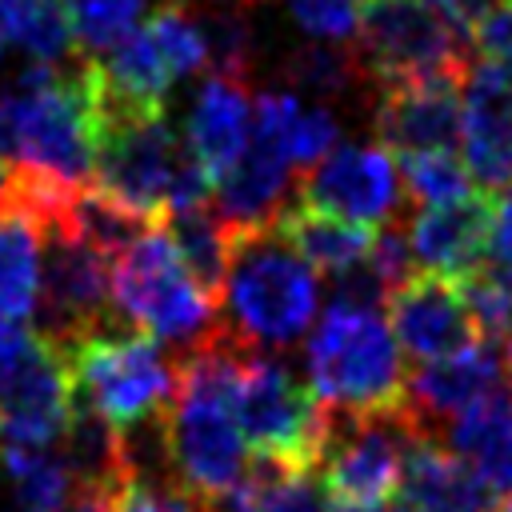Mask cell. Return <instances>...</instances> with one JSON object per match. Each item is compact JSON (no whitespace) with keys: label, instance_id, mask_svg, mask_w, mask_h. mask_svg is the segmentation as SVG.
<instances>
[{"label":"cell","instance_id":"obj_1","mask_svg":"<svg viewBox=\"0 0 512 512\" xmlns=\"http://www.w3.org/2000/svg\"><path fill=\"white\" fill-rule=\"evenodd\" d=\"M244 344L224 328L204 348L176 360L180 384L164 416V444L172 472L204 500H224L252 468L248 440L236 420V384L244 364Z\"/></svg>","mask_w":512,"mask_h":512},{"label":"cell","instance_id":"obj_2","mask_svg":"<svg viewBox=\"0 0 512 512\" xmlns=\"http://www.w3.org/2000/svg\"><path fill=\"white\" fill-rule=\"evenodd\" d=\"M232 256L220 288L224 332L252 352H284L316 328V268L292 248L280 224L228 228Z\"/></svg>","mask_w":512,"mask_h":512},{"label":"cell","instance_id":"obj_3","mask_svg":"<svg viewBox=\"0 0 512 512\" xmlns=\"http://www.w3.org/2000/svg\"><path fill=\"white\" fill-rule=\"evenodd\" d=\"M92 184L148 220H164L172 212L212 204V180L192 160L168 112L156 116L100 112V148H96Z\"/></svg>","mask_w":512,"mask_h":512},{"label":"cell","instance_id":"obj_4","mask_svg":"<svg viewBox=\"0 0 512 512\" xmlns=\"http://www.w3.org/2000/svg\"><path fill=\"white\" fill-rule=\"evenodd\" d=\"M112 304L128 328H136L160 344H172L180 356L204 348L224 328L220 300L208 296L196 284V276L184 268L164 220H156L124 252H116Z\"/></svg>","mask_w":512,"mask_h":512},{"label":"cell","instance_id":"obj_5","mask_svg":"<svg viewBox=\"0 0 512 512\" xmlns=\"http://www.w3.org/2000/svg\"><path fill=\"white\" fill-rule=\"evenodd\" d=\"M56 348L64 352L76 404L92 408L116 432H136L168 416L180 372L160 340L120 320Z\"/></svg>","mask_w":512,"mask_h":512},{"label":"cell","instance_id":"obj_6","mask_svg":"<svg viewBox=\"0 0 512 512\" xmlns=\"http://www.w3.org/2000/svg\"><path fill=\"white\" fill-rule=\"evenodd\" d=\"M304 368L328 412H392L404 404V352L380 308L328 304L308 336Z\"/></svg>","mask_w":512,"mask_h":512},{"label":"cell","instance_id":"obj_7","mask_svg":"<svg viewBox=\"0 0 512 512\" xmlns=\"http://www.w3.org/2000/svg\"><path fill=\"white\" fill-rule=\"evenodd\" d=\"M236 420L256 460L316 472L328 436V408L280 352H244Z\"/></svg>","mask_w":512,"mask_h":512},{"label":"cell","instance_id":"obj_8","mask_svg":"<svg viewBox=\"0 0 512 512\" xmlns=\"http://www.w3.org/2000/svg\"><path fill=\"white\" fill-rule=\"evenodd\" d=\"M356 52L372 84L456 76L468 80L472 36L436 0H372Z\"/></svg>","mask_w":512,"mask_h":512},{"label":"cell","instance_id":"obj_9","mask_svg":"<svg viewBox=\"0 0 512 512\" xmlns=\"http://www.w3.org/2000/svg\"><path fill=\"white\" fill-rule=\"evenodd\" d=\"M420 436L404 404L392 412H328L316 476L332 500L392 504V496H400L404 456Z\"/></svg>","mask_w":512,"mask_h":512},{"label":"cell","instance_id":"obj_10","mask_svg":"<svg viewBox=\"0 0 512 512\" xmlns=\"http://www.w3.org/2000/svg\"><path fill=\"white\" fill-rule=\"evenodd\" d=\"M40 320V332L52 344H68L96 328L120 324L112 304V260L68 224H44Z\"/></svg>","mask_w":512,"mask_h":512},{"label":"cell","instance_id":"obj_11","mask_svg":"<svg viewBox=\"0 0 512 512\" xmlns=\"http://www.w3.org/2000/svg\"><path fill=\"white\" fill-rule=\"evenodd\" d=\"M404 196L400 160L384 144H340L296 184V204L376 232L404 224Z\"/></svg>","mask_w":512,"mask_h":512},{"label":"cell","instance_id":"obj_12","mask_svg":"<svg viewBox=\"0 0 512 512\" xmlns=\"http://www.w3.org/2000/svg\"><path fill=\"white\" fill-rule=\"evenodd\" d=\"M372 128L376 144H384L392 156L456 152L464 136V80L428 76L380 84L372 104Z\"/></svg>","mask_w":512,"mask_h":512},{"label":"cell","instance_id":"obj_13","mask_svg":"<svg viewBox=\"0 0 512 512\" xmlns=\"http://www.w3.org/2000/svg\"><path fill=\"white\" fill-rule=\"evenodd\" d=\"M384 320L400 344V352L416 356L420 364H436L460 356L480 344L472 312L460 296V284L444 276L416 272L408 276L384 304Z\"/></svg>","mask_w":512,"mask_h":512},{"label":"cell","instance_id":"obj_14","mask_svg":"<svg viewBox=\"0 0 512 512\" xmlns=\"http://www.w3.org/2000/svg\"><path fill=\"white\" fill-rule=\"evenodd\" d=\"M460 160L488 196L512 188V64L476 60L468 68Z\"/></svg>","mask_w":512,"mask_h":512},{"label":"cell","instance_id":"obj_15","mask_svg":"<svg viewBox=\"0 0 512 512\" xmlns=\"http://www.w3.org/2000/svg\"><path fill=\"white\" fill-rule=\"evenodd\" d=\"M404 240L412 248L416 272L444 276L452 284L480 272L488 260V232H492V196L472 192L456 204L416 208L404 216Z\"/></svg>","mask_w":512,"mask_h":512},{"label":"cell","instance_id":"obj_16","mask_svg":"<svg viewBox=\"0 0 512 512\" xmlns=\"http://www.w3.org/2000/svg\"><path fill=\"white\" fill-rule=\"evenodd\" d=\"M504 384H508L504 356L488 340H480L476 348H468L460 356L420 364L416 372H408L404 408L420 424L424 436H436L440 424H452L456 416H464L472 404H480L484 396H492Z\"/></svg>","mask_w":512,"mask_h":512},{"label":"cell","instance_id":"obj_17","mask_svg":"<svg viewBox=\"0 0 512 512\" xmlns=\"http://www.w3.org/2000/svg\"><path fill=\"white\" fill-rule=\"evenodd\" d=\"M252 100L240 76L208 72L184 116V144L204 176L216 184L252 144Z\"/></svg>","mask_w":512,"mask_h":512},{"label":"cell","instance_id":"obj_18","mask_svg":"<svg viewBox=\"0 0 512 512\" xmlns=\"http://www.w3.org/2000/svg\"><path fill=\"white\" fill-rule=\"evenodd\" d=\"M400 500L416 512H504V496L436 436L408 448Z\"/></svg>","mask_w":512,"mask_h":512},{"label":"cell","instance_id":"obj_19","mask_svg":"<svg viewBox=\"0 0 512 512\" xmlns=\"http://www.w3.org/2000/svg\"><path fill=\"white\" fill-rule=\"evenodd\" d=\"M300 176L264 144H248V152L212 184V212L228 224V228H260V224H276L292 204L288 196H296Z\"/></svg>","mask_w":512,"mask_h":512},{"label":"cell","instance_id":"obj_20","mask_svg":"<svg viewBox=\"0 0 512 512\" xmlns=\"http://www.w3.org/2000/svg\"><path fill=\"white\" fill-rule=\"evenodd\" d=\"M252 140L276 152L292 172H312L340 148V124L328 108H308L300 92H264L252 108Z\"/></svg>","mask_w":512,"mask_h":512},{"label":"cell","instance_id":"obj_21","mask_svg":"<svg viewBox=\"0 0 512 512\" xmlns=\"http://www.w3.org/2000/svg\"><path fill=\"white\" fill-rule=\"evenodd\" d=\"M444 444L472 464L496 492H512V384L496 388L444 432Z\"/></svg>","mask_w":512,"mask_h":512},{"label":"cell","instance_id":"obj_22","mask_svg":"<svg viewBox=\"0 0 512 512\" xmlns=\"http://www.w3.org/2000/svg\"><path fill=\"white\" fill-rule=\"evenodd\" d=\"M44 228L24 208L0 212V316L28 324L40 312Z\"/></svg>","mask_w":512,"mask_h":512},{"label":"cell","instance_id":"obj_23","mask_svg":"<svg viewBox=\"0 0 512 512\" xmlns=\"http://www.w3.org/2000/svg\"><path fill=\"white\" fill-rule=\"evenodd\" d=\"M276 224L292 240V248L316 272H328V276H340V272L364 264L380 236L376 228H364V224H352V220H340V216H328V212H316L304 204H292Z\"/></svg>","mask_w":512,"mask_h":512},{"label":"cell","instance_id":"obj_24","mask_svg":"<svg viewBox=\"0 0 512 512\" xmlns=\"http://www.w3.org/2000/svg\"><path fill=\"white\" fill-rule=\"evenodd\" d=\"M328 488L316 472H296L272 460H256L248 476L216 500V512H328Z\"/></svg>","mask_w":512,"mask_h":512},{"label":"cell","instance_id":"obj_25","mask_svg":"<svg viewBox=\"0 0 512 512\" xmlns=\"http://www.w3.org/2000/svg\"><path fill=\"white\" fill-rule=\"evenodd\" d=\"M164 228H168L180 260H184V268L196 276V284L208 296L220 300L228 256H232V232H228V224L212 212V204H204V208H188V212L164 216Z\"/></svg>","mask_w":512,"mask_h":512},{"label":"cell","instance_id":"obj_26","mask_svg":"<svg viewBox=\"0 0 512 512\" xmlns=\"http://www.w3.org/2000/svg\"><path fill=\"white\" fill-rule=\"evenodd\" d=\"M8 472V512H60L72 496V476L56 452L0 448Z\"/></svg>","mask_w":512,"mask_h":512},{"label":"cell","instance_id":"obj_27","mask_svg":"<svg viewBox=\"0 0 512 512\" xmlns=\"http://www.w3.org/2000/svg\"><path fill=\"white\" fill-rule=\"evenodd\" d=\"M112 512H216L212 500H204L200 492H192L172 464L164 468H128L112 492Z\"/></svg>","mask_w":512,"mask_h":512},{"label":"cell","instance_id":"obj_28","mask_svg":"<svg viewBox=\"0 0 512 512\" xmlns=\"http://www.w3.org/2000/svg\"><path fill=\"white\" fill-rule=\"evenodd\" d=\"M288 80L292 92H308L320 100H336L348 96L356 84L372 80L360 52L344 48V44H308L288 60Z\"/></svg>","mask_w":512,"mask_h":512},{"label":"cell","instance_id":"obj_29","mask_svg":"<svg viewBox=\"0 0 512 512\" xmlns=\"http://www.w3.org/2000/svg\"><path fill=\"white\" fill-rule=\"evenodd\" d=\"M148 0H68V24L76 40V56L100 60L116 44H124L144 20Z\"/></svg>","mask_w":512,"mask_h":512},{"label":"cell","instance_id":"obj_30","mask_svg":"<svg viewBox=\"0 0 512 512\" xmlns=\"http://www.w3.org/2000/svg\"><path fill=\"white\" fill-rule=\"evenodd\" d=\"M396 160H400L404 188L412 200H420V208L456 204V200L472 196V176L456 152H412V156H396Z\"/></svg>","mask_w":512,"mask_h":512},{"label":"cell","instance_id":"obj_31","mask_svg":"<svg viewBox=\"0 0 512 512\" xmlns=\"http://www.w3.org/2000/svg\"><path fill=\"white\" fill-rule=\"evenodd\" d=\"M372 0H284L292 24L308 36H316L320 44H352L364 32V16H368Z\"/></svg>","mask_w":512,"mask_h":512},{"label":"cell","instance_id":"obj_32","mask_svg":"<svg viewBox=\"0 0 512 512\" xmlns=\"http://www.w3.org/2000/svg\"><path fill=\"white\" fill-rule=\"evenodd\" d=\"M460 296L472 312V324H476L480 340H488V344L508 340V332H512V284L508 280L480 268L468 280H460Z\"/></svg>","mask_w":512,"mask_h":512},{"label":"cell","instance_id":"obj_33","mask_svg":"<svg viewBox=\"0 0 512 512\" xmlns=\"http://www.w3.org/2000/svg\"><path fill=\"white\" fill-rule=\"evenodd\" d=\"M488 272L512 284V188L492 196V232H488Z\"/></svg>","mask_w":512,"mask_h":512},{"label":"cell","instance_id":"obj_34","mask_svg":"<svg viewBox=\"0 0 512 512\" xmlns=\"http://www.w3.org/2000/svg\"><path fill=\"white\" fill-rule=\"evenodd\" d=\"M472 52H476L480 60L512 64V4L488 12V16L472 28Z\"/></svg>","mask_w":512,"mask_h":512},{"label":"cell","instance_id":"obj_35","mask_svg":"<svg viewBox=\"0 0 512 512\" xmlns=\"http://www.w3.org/2000/svg\"><path fill=\"white\" fill-rule=\"evenodd\" d=\"M468 36H472V28L488 16V12H496V8H504V4H512V0H436Z\"/></svg>","mask_w":512,"mask_h":512},{"label":"cell","instance_id":"obj_36","mask_svg":"<svg viewBox=\"0 0 512 512\" xmlns=\"http://www.w3.org/2000/svg\"><path fill=\"white\" fill-rule=\"evenodd\" d=\"M60 512H112V500H108V492H96V488H72V496Z\"/></svg>","mask_w":512,"mask_h":512},{"label":"cell","instance_id":"obj_37","mask_svg":"<svg viewBox=\"0 0 512 512\" xmlns=\"http://www.w3.org/2000/svg\"><path fill=\"white\" fill-rule=\"evenodd\" d=\"M20 8H24V0H0V56H4V48L16 40Z\"/></svg>","mask_w":512,"mask_h":512},{"label":"cell","instance_id":"obj_38","mask_svg":"<svg viewBox=\"0 0 512 512\" xmlns=\"http://www.w3.org/2000/svg\"><path fill=\"white\" fill-rule=\"evenodd\" d=\"M4 208H16V172L0 160V212Z\"/></svg>","mask_w":512,"mask_h":512},{"label":"cell","instance_id":"obj_39","mask_svg":"<svg viewBox=\"0 0 512 512\" xmlns=\"http://www.w3.org/2000/svg\"><path fill=\"white\" fill-rule=\"evenodd\" d=\"M388 504H348V500H328V512H384Z\"/></svg>","mask_w":512,"mask_h":512},{"label":"cell","instance_id":"obj_40","mask_svg":"<svg viewBox=\"0 0 512 512\" xmlns=\"http://www.w3.org/2000/svg\"><path fill=\"white\" fill-rule=\"evenodd\" d=\"M504 372L512 376V332H508V340H504Z\"/></svg>","mask_w":512,"mask_h":512},{"label":"cell","instance_id":"obj_41","mask_svg":"<svg viewBox=\"0 0 512 512\" xmlns=\"http://www.w3.org/2000/svg\"><path fill=\"white\" fill-rule=\"evenodd\" d=\"M384 512H416V508H408V504H404V500H392V504H388V508H384Z\"/></svg>","mask_w":512,"mask_h":512},{"label":"cell","instance_id":"obj_42","mask_svg":"<svg viewBox=\"0 0 512 512\" xmlns=\"http://www.w3.org/2000/svg\"><path fill=\"white\" fill-rule=\"evenodd\" d=\"M44 4H64V8H68V0H44Z\"/></svg>","mask_w":512,"mask_h":512}]
</instances>
